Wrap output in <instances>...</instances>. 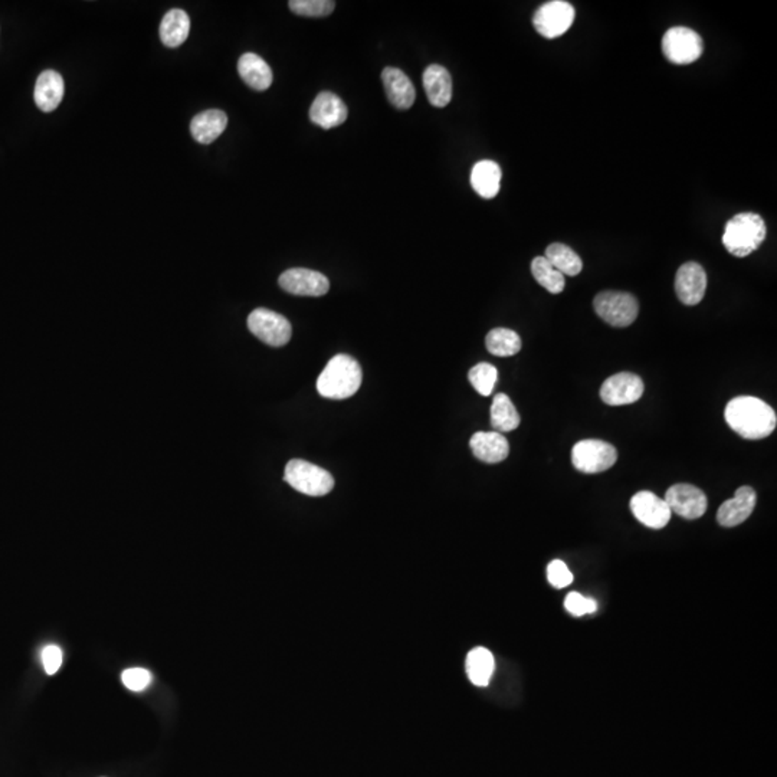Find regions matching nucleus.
Segmentation results:
<instances>
[{"mask_svg":"<svg viewBox=\"0 0 777 777\" xmlns=\"http://www.w3.org/2000/svg\"><path fill=\"white\" fill-rule=\"evenodd\" d=\"M729 427L744 439H763L776 429V412L772 406L753 396H739L730 400L724 410Z\"/></svg>","mask_w":777,"mask_h":777,"instance_id":"nucleus-1","label":"nucleus"},{"mask_svg":"<svg viewBox=\"0 0 777 777\" xmlns=\"http://www.w3.org/2000/svg\"><path fill=\"white\" fill-rule=\"evenodd\" d=\"M363 372L358 360L348 355H338L327 363L317 378V390L327 399H348L358 393Z\"/></svg>","mask_w":777,"mask_h":777,"instance_id":"nucleus-2","label":"nucleus"},{"mask_svg":"<svg viewBox=\"0 0 777 777\" xmlns=\"http://www.w3.org/2000/svg\"><path fill=\"white\" fill-rule=\"evenodd\" d=\"M767 227L763 217L753 212L732 217L724 227L722 245L724 248L739 258L749 257L757 248H761L766 239Z\"/></svg>","mask_w":777,"mask_h":777,"instance_id":"nucleus-3","label":"nucleus"},{"mask_svg":"<svg viewBox=\"0 0 777 777\" xmlns=\"http://www.w3.org/2000/svg\"><path fill=\"white\" fill-rule=\"evenodd\" d=\"M284 479L296 491L306 496L323 497L334 489V479L330 472L303 459L289 461Z\"/></svg>","mask_w":777,"mask_h":777,"instance_id":"nucleus-4","label":"nucleus"},{"mask_svg":"<svg viewBox=\"0 0 777 777\" xmlns=\"http://www.w3.org/2000/svg\"><path fill=\"white\" fill-rule=\"evenodd\" d=\"M596 314L612 327L623 328L637 320L640 304L632 294L603 291L593 301Z\"/></svg>","mask_w":777,"mask_h":777,"instance_id":"nucleus-5","label":"nucleus"},{"mask_svg":"<svg viewBox=\"0 0 777 777\" xmlns=\"http://www.w3.org/2000/svg\"><path fill=\"white\" fill-rule=\"evenodd\" d=\"M618 461V451L613 445L600 439L580 440L571 449V462L576 469L585 474H598L612 468Z\"/></svg>","mask_w":777,"mask_h":777,"instance_id":"nucleus-6","label":"nucleus"},{"mask_svg":"<svg viewBox=\"0 0 777 777\" xmlns=\"http://www.w3.org/2000/svg\"><path fill=\"white\" fill-rule=\"evenodd\" d=\"M704 44L697 32L684 26L668 29L662 38L665 58L675 66H688L702 56Z\"/></svg>","mask_w":777,"mask_h":777,"instance_id":"nucleus-7","label":"nucleus"},{"mask_svg":"<svg viewBox=\"0 0 777 777\" xmlns=\"http://www.w3.org/2000/svg\"><path fill=\"white\" fill-rule=\"evenodd\" d=\"M248 328L255 338L272 348L286 346L293 334V327L286 317L267 308H257L249 314Z\"/></svg>","mask_w":777,"mask_h":777,"instance_id":"nucleus-8","label":"nucleus"},{"mask_svg":"<svg viewBox=\"0 0 777 777\" xmlns=\"http://www.w3.org/2000/svg\"><path fill=\"white\" fill-rule=\"evenodd\" d=\"M575 7L564 0H551L541 5L533 17L536 31L547 39L559 38L575 22Z\"/></svg>","mask_w":777,"mask_h":777,"instance_id":"nucleus-9","label":"nucleus"},{"mask_svg":"<svg viewBox=\"0 0 777 777\" xmlns=\"http://www.w3.org/2000/svg\"><path fill=\"white\" fill-rule=\"evenodd\" d=\"M279 286L287 293L299 297L326 296L330 289V281L321 272L306 268H291L282 272Z\"/></svg>","mask_w":777,"mask_h":777,"instance_id":"nucleus-10","label":"nucleus"},{"mask_svg":"<svg viewBox=\"0 0 777 777\" xmlns=\"http://www.w3.org/2000/svg\"><path fill=\"white\" fill-rule=\"evenodd\" d=\"M665 502L671 513L687 520H697L707 511V497L701 489L691 484H675L665 494Z\"/></svg>","mask_w":777,"mask_h":777,"instance_id":"nucleus-11","label":"nucleus"},{"mask_svg":"<svg viewBox=\"0 0 777 777\" xmlns=\"http://www.w3.org/2000/svg\"><path fill=\"white\" fill-rule=\"evenodd\" d=\"M645 386L642 378L633 373H618L606 378L600 388V398L606 405L623 406L638 402Z\"/></svg>","mask_w":777,"mask_h":777,"instance_id":"nucleus-12","label":"nucleus"},{"mask_svg":"<svg viewBox=\"0 0 777 777\" xmlns=\"http://www.w3.org/2000/svg\"><path fill=\"white\" fill-rule=\"evenodd\" d=\"M631 511L643 526L655 530L664 529L672 516L665 500L651 491L635 494L631 500Z\"/></svg>","mask_w":777,"mask_h":777,"instance_id":"nucleus-13","label":"nucleus"},{"mask_svg":"<svg viewBox=\"0 0 777 777\" xmlns=\"http://www.w3.org/2000/svg\"><path fill=\"white\" fill-rule=\"evenodd\" d=\"M707 289V274L697 262H687L680 267L675 277L677 297L685 306L701 303Z\"/></svg>","mask_w":777,"mask_h":777,"instance_id":"nucleus-14","label":"nucleus"},{"mask_svg":"<svg viewBox=\"0 0 777 777\" xmlns=\"http://www.w3.org/2000/svg\"><path fill=\"white\" fill-rule=\"evenodd\" d=\"M348 107L340 96L330 91H323L311 104L310 118L314 125L324 130L338 127L348 120Z\"/></svg>","mask_w":777,"mask_h":777,"instance_id":"nucleus-15","label":"nucleus"},{"mask_svg":"<svg viewBox=\"0 0 777 777\" xmlns=\"http://www.w3.org/2000/svg\"><path fill=\"white\" fill-rule=\"evenodd\" d=\"M757 496L752 487L737 489L732 500L722 502L717 513V521L722 527H736L744 523L756 507Z\"/></svg>","mask_w":777,"mask_h":777,"instance_id":"nucleus-16","label":"nucleus"},{"mask_svg":"<svg viewBox=\"0 0 777 777\" xmlns=\"http://www.w3.org/2000/svg\"><path fill=\"white\" fill-rule=\"evenodd\" d=\"M383 86L388 103L398 110H409L417 98V91L409 76L395 66H388L382 73Z\"/></svg>","mask_w":777,"mask_h":777,"instance_id":"nucleus-17","label":"nucleus"},{"mask_svg":"<svg viewBox=\"0 0 777 777\" xmlns=\"http://www.w3.org/2000/svg\"><path fill=\"white\" fill-rule=\"evenodd\" d=\"M64 94H66V84H64L63 76L56 71L52 69L44 71L36 79L34 91L35 103L44 113L56 110L63 101Z\"/></svg>","mask_w":777,"mask_h":777,"instance_id":"nucleus-18","label":"nucleus"},{"mask_svg":"<svg viewBox=\"0 0 777 777\" xmlns=\"http://www.w3.org/2000/svg\"><path fill=\"white\" fill-rule=\"evenodd\" d=\"M469 447L479 461L487 464H499L504 461L510 454L509 440L496 430L492 432H477L469 440Z\"/></svg>","mask_w":777,"mask_h":777,"instance_id":"nucleus-19","label":"nucleus"},{"mask_svg":"<svg viewBox=\"0 0 777 777\" xmlns=\"http://www.w3.org/2000/svg\"><path fill=\"white\" fill-rule=\"evenodd\" d=\"M422 81L428 100L434 107L444 108L451 103L452 78L447 68L438 64L428 66L423 73Z\"/></svg>","mask_w":777,"mask_h":777,"instance_id":"nucleus-20","label":"nucleus"},{"mask_svg":"<svg viewBox=\"0 0 777 777\" xmlns=\"http://www.w3.org/2000/svg\"><path fill=\"white\" fill-rule=\"evenodd\" d=\"M237 73L244 83L255 91L268 90L274 81L271 68L261 56L247 52L237 61Z\"/></svg>","mask_w":777,"mask_h":777,"instance_id":"nucleus-21","label":"nucleus"},{"mask_svg":"<svg viewBox=\"0 0 777 777\" xmlns=\"http://www.w3.org/2000/svg\"><path fill=\"white\" fill-rule=\"evenodd\" d=\"M227 127V116L222 110H207L197 114L190 123L192 137L200 145L214 143Z\"/></svg>","mask_w":777,"mask_h":777,"instance_id":"nucleus-22","label":"nucleus"},{"mask_svg":"<svg viewBox=\"0 0 777 777\" xmlns=\"http://www.w3.org/2000/svg\"><path fill=\"white\" fill-rule=\"evenodd\" d=\"M501 176V169L496 162L481 160L472 167V189L484 199H492L499 195Z\"/></svg>","mask_w":777,"mask_h":777,"instance_id":"nucleus-23","label":"nucleus"},{"mask_svg":"<svg viewBox=\"0 0 777 777\" xmlns=\"http://www.w3.org/2000/svg\"><path fill=\"white\" fill-rule=\"evenodd\" d=\"M468 678L477 687H487L496 671V660L487 648H474L465 661Z\"/></svg>","mask_w":777,"mask_h":777,"instance_id":"nucleus-24","label":"nucleus"},{"mask_svg":"<svg viewBox=\"0 0 777 777\" xmlns=\"http://www.w3.org/2000/svg\"><path fill=\"white\" fill-rule=\"evenodd\" d=\"M190 34V17L182 9H172L160 24V39L167 48H177Z\"/></svg>","mask_w":777,"mask_h":777,"instance_id":"nucleus-25","label":"nucleus"},{"mask_svg":"<svg viewBox=\"0 0 777 777\" xmlns=\"http://www.w3.org/2000/svg\"><path fill=\"white\" fill-rule=\"evenodd\" d=\"M519 412L509 396L499 393L492 400L491 405V425L499 434H506L516 430L520 427Z\"/></svg>","mask_w":777,"mask_h":777,"instance_id":"nucleus-26","label":"nucleus"},{"mask_svg":"<svg viewBox=\"0 0 777 777\" xmlns=\"http://www.w3.org/2000/svg\"><path fill=\"white\" fill-rule=\"evenodd\" d=\"M544 258L553 265L563 276L575 277L583 269V262L570 247L564 244H551L547 247Z\"/></svg>","mask_w":777,"mask_h":777,"instance_id":"nucleus-27","label":"nucleus"},{"mask_svg":"<svg viewBox=\"0 0 777 777\" xmlns=\"http://www.w3.org/2000/svg\"><path fill=\"white\" fill-rule=\"evenodd\" d=\"M485 346L491 355L510 358L521 350V338L516 331L510 328H494L487 334Z\"/></svg>","mask_w":777,"mask_h":777,"instance_id":"nucleus-28","label":"nucleus"},{"mask_svg":"<svg viewBox=\"0 0 777 777\" xmlns=\"http://www.w3.org/2000/svg\"><path fill=\"white\" fill-rule=\"evenodd\" d=\"M531 272L536 281L549 293L560 294L566 287L563 274L554 268L544 257H536L531 262Z\"/></svg>","mask_w":777,"mask_h":777,"instance_id":"nucleus-29","label":"nucleus"},{"mask_svg":"<svg viewBox=\"0 0 777 777\" xmlns=\"http://www.w3.org/2000/svg\"><path fill=\"white\" fill-rule=\"evenodd\" d=\"M468 378L479 395L489 396L494 390V386H496L499 372L489 363H479L469 370Z\"/></svg>","mask_w":777,"mask_h":777,"instance_id":"nucleus-30","label":"nucleus"},{"mask_svg":"<svg viewBox=\"0 0 777 777\" xmlns=\"http://www.w3.org/2000/svg\"><path fill=\"white\" fill-rule=\"evenodd\" d=\"M288 6L298 16L324 17L333 14L336 4L330 0H291Z\"/></svg>","mask_w":777,"mask_h":777,"instance_id":"nucleus-31","label":"nucleus"},{"mask_svg":"<svg viewBox=\"0 0 777 777\" xmlns=\"http://www.w3.org/2000/svg\"><path fill=\"white\" fill-rule=\"evenodd\" d=\"M121 681L131 691H143L152 682V674L145 668H128L121 675Z\"/></svg>","mask_w":777,"mask_h":777,"instance_id":"nucleus-32","label":"nucleus"},{"mask_svg":"<svg viewBox=\"0 0 777 777\" xmlns=\"http://www.w3.org/2000/svg\"><path fill=\"white\" fill-rule=\"evenodd\" d=\"M564 608L568 609V612H570L571 615L583 616L595 613L598 603H596L595 599L585 598L580 593L571 591L564 600Z\"/></svg>","mask_w":777,"mask_h":777,"instance_id":"nucleus-33","label":"nucleus"},{"mask_svg":"<svg viewBox=\"0 0 777 777\" xmlns=\"http://www.w3.org/2000/svg\"><path fill=\"white\" fill-rule=\"evenodd\" d=\"M547 578H549L551 585L558 589L566 588V586L570 585L571 581H573L571 571L569 570L566 563L561 560H553L549 564Z\"/></svg>","mask_w":777,"mask_h":777,"instance_id":"nucleus-34","label":"nucleus"},{"mask_svg":"<svg viewBox=\"0 0 777 777\" xmlns=\"http://www.w3.org/2000/svg\"><path fill=\"white\" fill-rule=\"evenodd\" d=\"M64 653L61 648L56 645H48L42 651V664L45 668V672L48 675H54L58 672L59 668L63 665Z\"/></svg>","mask_w":777,"mask_h":777,"instance_id":"nucleus-35","label":"nucleus"}]
</instances>
